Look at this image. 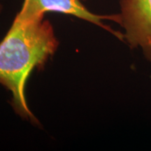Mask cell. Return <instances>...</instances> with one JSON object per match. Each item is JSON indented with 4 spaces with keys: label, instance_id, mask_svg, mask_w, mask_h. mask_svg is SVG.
Listing matches in <instances>:
<instances>
[{
    "label": "cell",
    "instance_id": "6da1fadb",
    "mask_svg": "<svg viewBox=\"0 0 151 151\" xmlns=\"http://www.w3.org/2000/svg\"><path fill=\"white\" fill-rule=\"evenodd\" d=\"M58 46L53 27L44 18L23 20L16 16L0 43V83L12 93L16 112L32 122L37 121L26 101V83L32 71L42 67Z\"/></svg>",
    "mask_w": 151,
    "mask_h": 151
},
{
    "label": "cell",
    "instance_id": "7a4b0ae2",
    "mask_svg": "<svg viewBox=\"0 0 151 151\" xmlns=\"http://www.w3.org/2000/svg\"><path fill=\"white\" fill-rule=\"evenodd\" d=\"M47 12H55L70 15L103 28L124 41L123 33L113 29L104 23V20H111L120 24V14L98 15L91 12L81 2V0H24L20 11L16 17L20 20H32L44 18Z\"/></svg>",
    "mask_w": 151,
    "mask_h": 151
},
{
    "label": "cell",
    "instance_id": "3957f363",
    "mask_svg": "<svg viewBox=\"0 0 151 151\" xmlns=\"http://www.w3.org/2000/svg\"><path fill=\"white\" fill-rule=\"evenodd\" d=\"M124 41L151 63V0H120Z\"/></svg>",
    "mask_w": 151,
    "mask_h": 151
},
{
    "label": "cell",
    "instance_id": "277c9868",
    "mask_svg": "<svg viewBox=\"0 0 151 151\" xmlns=\"http://www.w3.org/2000/svg\"><path fill=\"white\" fill-rule=\"evenodd\" d=\"M2 9H3V6L1 3H0V14H1V11H2Z\"/></svg>",
    "mask_w": 151,
    "mask_h": 151
},
{
    "label": "cell",
    "instance_id": "5b68a950",
    "mask_svg": "<svg viewBox=\"0 0 151 151\" xmlns=\"http://www.w3.org/2000/svg\"><path fill=\"white\" fill-rule=\"evenodd\" d=\"M81 1H86V0H81Z\"/></svg>",
    "mask_w": 151,
    "mask_h": 151
}]
</instances>
